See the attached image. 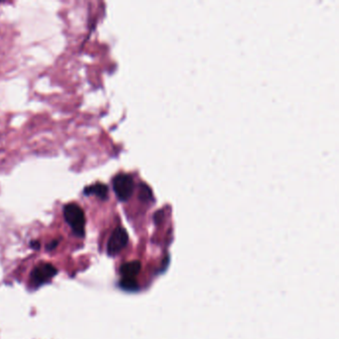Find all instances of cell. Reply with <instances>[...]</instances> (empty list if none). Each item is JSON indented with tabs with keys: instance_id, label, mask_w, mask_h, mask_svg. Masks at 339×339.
Returning <instances> with one entry per match:
<instances>
[{
	"instance_id": "obj_4",
	"label": "cell",
	"mask_w": 339,
	"mask_h": 339,
	"mask_svg": "<svg viewBox=\"0 0 339 339\" xmlns=\"http://www.w3.org/2000/svg\"><path fill=\"white\" fill-rule=\"evenodd\" d=\"M57 269L51 264L39 265L33 270L31 274L32 283L35 286H40L42 284H44L51 281V279H53L57 275Z\"/></svg>"
},
{
	"instance_id": "obj_2",
	"label": "cell",
	"mask_w": 339,
	"mask_h": 339,
	"mask_svg": "<svg viewBox=\"0 0 339 339\" xmlns=\"http://www.w3.org/2000/svg\"><path fill=\"white\" fill-rule=\"evenodd\" d=\"M113 188L120 201H126L131 198L135 189L134 178L130 174L119 173L113 179Z\"/></svg>"
},
{
	"instance_id": "obj_10",
	"label": "cell",
	"mask_w": 339,
	"mask_h": 339,
	"mask_svg": "<svg viewBox=\"0 0 339 339\" xmlns=\"http://www.w3.org/2000/svg\"><path fill=\"white\" fill-rule=\"evenodd\" d=\"M31 247L37 250V249H39V247H40V244H39V242H37V241H34V242H31Z\"/></svg>"
},
{
	"instance_id": "obj_8",
	"label": "cell",
	"mask_w": 339,
	"mask_h": 339,
	"mask_svg": "<svg viewBox=\"0 0 339 339\" xmlns=\"http://www.w3.org/2000/svg\"><path fill=\"white\" fill-rule=\"evenodd\" d=\"M151 190L150 188L145 185V184H142L141 185V194H140V197L142 199V200H149L151 198Z\"/></svg>"
},
{
	"instance_id": "obj_7",
	"label": "cell",
	"mask_w": 339,
	"mask_h": 339,
	"mask_svg": "<svg viewBox=\"0 0 339 339\" xmlns=\"http://www.w3.org/2000/svg\"><path fill=\"white\" fill-rule=\"evenodd\" d=\"M119 286L124 289V290H128V291H136L139 288L138 282L136 281V279H121V281L119 282Z\"/></svg>"
},
{
	"instance_id": "obj_3",
	"label": "cell",
	"mask_w": 339,
	"mask_h": 339,
	"mask_svg": "<svg viewBox=\"0 0 339 339\" xmlns=\"http://www.w3.org/2000/svg\"><path fill=\"white\" fill-rule=\"evenodd\" d=\"M129 234L126 230L122 227H116L112 233L109 242L107 251L110 256H115L117 254L128 245Z\"/></svg>"
},
{
	"instance_id": "obj_9",
	"label": "cell",
	"mask_w": 339,
	"mask_h": 339,
	"mask_svg": "<svg viewBox=\"0 0 339 339\" xmlns=\"http://www.w3.org/2000/svg\"><path fill=\"white\" fill-rule=\"evenodd\" d=\"M57 245H58V242L57 241H53L50 245L47 246V250H53L55 247H57Z\"/></svg>"
},
{
	"instance_id": "obj_6",
	"label": "cell",
	"mask_w": 339,
	"mask_h": 339,
	"mask_svg": "<svg viewBox=\"0 0 339 339\" xmlns=\"http://www.w3.org/2000/svg\"><path fill=\"white\" fill-rule=\"evenodd\" d=\"M141 263L139 261H134L126 263L121 266L120 274L123 279H136L141 271Z\"/></svg>"
},
{
	"instance_id": "obj_5",
	"label": "cell",
	"mask_w": 339,
	"mask_h": 339,
	"mask_svg": "<svg viewBox=\"0 0 339 339\" xmlns=\"http://www.w3.org/2000/svg\"><path fill=\"white\" fill-rule=\"evenodd\" d=\"M84 194L87 195V196L95 195L102 200H106L108 198V195H109V188L106 184L98 182V183H95V184L85 187Z\"/></svg>"
},
{
	"instance_id": "obj_1",
	"label": "cell",
	"mask_w": 339,
	"mask_h": 339,
	"mask_svg": "<svg viewBox=\"0 0 339 339\" xmlns=\"http://www.w3.org/2000/svg\"><path fill=\"white\" fill-rule=\"evenodd\" d=\"M64 218L70 225L71 229L78 237H84L85 226H86V217L83 209L76 203H69L63 209Z\"/></svg>"
}]
</instances>
